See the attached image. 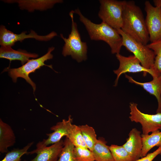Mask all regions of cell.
<instances>
[{
    "label": "cell",
    "mask_w": 161,
    "mask_h": 161,
    "mask_svg": "<svg viewBox=\"0 0 161 161\" xmlns=\"http://www.w3.org/2000/svg\"><path fill=\"white\" fill-rule=\"evenodd\" d=\"M125 77L129 82L140 86L150 94L155 96L158 104L156 112L161 113V74L153 76L152 80L145 83L136 81L131 77L126 74H125Z\"/></svg>",
    "instance_id": "obj_13"
},
{
    "label": "cell",
    "mask_w": 161,
    "mask_h": 161,
    "mask_svg": "<svg viewBox=\"0 0 161 161\" xmlns=\"http://www.w3.org/2000/svg\"><path fill=\"white\" fill-rule=\"evenodd\" d=\"M147 46L154 52L155 55L152 69L161 74V39L148 44Z\"/></svg>",
    "instance_id": "obj_22"
},
{
    "label": "cell",
    "mask_w": 161,
    "mask_h": 161,
    "mask_svg": "<svg viewBox=\"0 0 161 161\" xmlns=\"http://www.w3.org/2000/svg\"><path fill=\"white\" fill-rule=\"evenodd\" d=\"M66 137L75 147L87 148L79 126L72 124L69 133Z\"/></svg>",
    "instance_id": "obj_21"
},
{
    "label": "cell",
    "mask_w": 161,
    "mask_h": 161,
    "mask_svg": "<svg viewBox=\"0 0 161 161\" xmlns=\"http://www.w3.org/2000/svg\"><path fill=\"white\" fill-rule=\"evenodd\" d=\"M75 146L66 137L64 145L58 159L56 161H75L73 154Z\"/></svg>",
    "instance_id": "obj_25"
},
{
    "label": "cell",
    "mask_w": 161,
    "mask_h": 161,
    "mask_svg": "<svg viewBox=\"0 0 161 161\" xmlns=\"http://www.w3.org/2000/svg\"><path fill=\"white\" fill-rule=\"evenodd\" d=\"M121 29L137 41L146 45L149 41L145 19L141 8L133 1H126Z\"/></svg>",
    "instance_id": "obj_1"
},
{
    "label": "cell",
    "mask_w": 161,
    "mask_h": 161,
    "mask_svg": "<svg viewBox=\"0 0 161 161\" xmlns=\"http://www.w3.org/2000/svg\"><path fill=\"white\" fill-rule=\"evenodd\" d=\"M137 105L134 102L130 103L129 118L132 122L140 123L142 134H148L149 133L161 129V113L154 114H145L138 109Z\"/></svg>",
    "instance_id": "obj_7"
},
{
    "label": "cell",
    "mask_w": 161,
    "mask_h": 161,
    "mask_svg": "<svg viewBox=\"0 0 161 161\" xmlns=\"http://www.w3.org/2000/svg\"><path fill=\"white\" fill-rule=\"evenodd\" d=\"M73 154L75 161H95L92 152L88 148L75 147Z\"/></svg>",
    "instance_id": "obj_26"
},
{
    "label": "cell",
    "mask_w": 161,
    "mask_h": 161,
    "mask_svg": "<svg viewBox=\"0 0 161 161\" xmlns=\"http://www.w3.org/2000/svg\"><path fill=\"white\" fill-rule=\"evenodd\" d=\"M55 49V47H51L49 48L47 52L42 56L37 59H30L27 63L21 66L16 68H11L10 66L6 68L4 71H7L9 75L12 78L13 81L16 83L18 78L24 79L32 86L33 92L36 89V85L29 77V75L34 72L41 67L45 66L52 69L51 65H48L45 64V62L53 58L51 52Z\"/></svg>",
    "instance_id": "obj_4"
},
{
    "label": "cell",
    "mask_w": 161,
    "mask_h": 161,
    "mask_svg": "<svg viewBox=\"0 0 161 161\" xmlns=\"http://www.w3.org/2000/svg\"><path fill=\"white\" fill-rule=\"evenodd\" d=\"M109 149L114 161H133L129 153L123 146L112 144Z\"/></svg>",
    "instance_id": "obj_23"
},
{
    "label": "cell",
    "mask_w": 161,
    "mask_h": 161,
    "mask_svg": "<svg viewBox=\"0 0 161 161\" xmlns=\"http://www.w3.org/2000/svg\"><path fill=\"white\" fill-rule=\"evenodd\" d=\"M144 5L145 24L151 43L161 39V6H154L148 1Z\"/></svg>",
    "instance_id": "obj_10"
},
{
    "label": "cell",
    "mask_w": 161,
    "mask_h": 161,
    "mask_svg": "<svg viewBox=\"0 0 161 161\" xmlns=\"http://www.w3.org/2000/svg\"><path fill=\"white\" fill-rule=\"evenodd\" d=\"M143 148L141 158L145 156L148 152L155 146H161V131L158 130L150 134L141 135Z\"/></svg>",
    "instance_id": "obj_19"
},
{
    "label": "cell",
    "mask_w": 161,
    "mask_h": 161,
    "mask_svg": "<svg viewBox=\"0 0 161 161\" xmlns=\"http://www.w3.org/2000/svg\"><path fill=\"white\" fill-rule=\"evenodd\" d=\"M64 145V140L48 146L35 152L36 156L33 159L24 161H56L59 158Z\"/></svg>",
    "instance_id": "obj_16"
},
{
    "label": "cell",
    "mask_w": 161,
    "mask_h": 161,
    "mask_svg": "<svg viewBox=\"0 0 161 161\" xmlns=\"http://www.w3.org/2000/svg\"><path fill=\"white\" fill-rule=\"evenodd\" d=\"M122 38V45L132 52L140 61L141 65L148 69L153 68L155 55L147 45H144L124 32L121 29H116Z\"/></svg>",
    "instance_id": "obj_6"
},
{
    "label": "cell",
    "mask_w": 161,
    "mask_h": 161,
    "mask_svg": "<svg viewBox=\"0 0 161 161\" xmlns=\"http://www.w3.org/2000/svg\"><path fill=\"white\" fill-rule=\"evenodd\" d=\"M73 119L69 115L67 120L63 119L61 121L58 122L55 125L50 128V130L53 131L50 133H47L48 137L47 139H44L39 141L36 144L35 149L28 152V154H32L44 148L48 145L53 144L59 142L64 136L67 137L70 131L73 124Z\"/></svg>",
    "instance_id": "obj_9"
},
{
    "label": "cell",
    "mask_w": 161,
    "mask_h": 161,
    "mask_svg": "<svg viewBox=\"0 0 161 161\" xmlns=\"http://www.w3.org/2000/svg\"><path fill=\"white\" fill-rule=\"evenodd\" d=\"M126 141L123 145L131 157L133 161L141 157L143 141L141 132L136 128L132 129L129 134Z\"/></svg>",
    "instance_id": "obj_14"
},
{
    "label": "cell",
    "mask_w": 161,
    "mask_h": 161,
    "mask_svg": "<svg viewBox=\"0 0 161 161\" xmlns=\"http://www.w3.org/2000/svg\"><path fill=\"white\" fill-rule=\"evenodd\" d=\"M103 138H99L92 151L95 161H114L109 146Z\"/></svg>",
    "instance_id": "obj_18"
},
{
    "label": "cell",
    "mask_w": 161,
    "mask_h": 161,
    "mask_svg": "<svg viewBox=\"0 0 161 161\" xmlns=\"http://www.w3.org/2000/svg\"><path fill=\"white\" fill-rule=\"evenodd\" d=\"M126 1L100 0L99 18L104 22L115 29L123 26V13Z\"/></svg>",
    "instance_id": "obj_5"
},
{
    "label": "cell",
    "mask_w": 161,
    "mask_h": 161,
    "mask_svg": "<svg viewBox=\"0 0 161 161\" xmlns=\"http://www.w3.org/2000/svg\"><path fill=\"white\" fill-rule=\"evenodd\" d=\"M74 11L79 16L80 21L83 24L91 40L103 41L109 46L112 54L120 53L122 45V38L116 29L102 22L96 24L84 16L78 8Z\"/></svg>",
    "instance_id": "obj_2"
},
{
    "label": "cell",
    "mask_w": 161,
    "mask_h": 161,
    "mask_svg": "<svg viewBox=\"0 0 161 161\" xmlns=\"http://www.w3.org/2000/svg\"><path fill=\"white\" fill-rule=\"evenodd\" d=\"M116 56L119 61V66L117 69L113 71L117 75L114 85L115 86L117 85L120 77L123 74L142 72L144 76H146L148 73L153 76L158 73L152 69H148L144 67L139 60L134 55L126 57L119 53L116 54Z\"/></svg>",
    "instance_id": "obj_11"
},
{
    "label": "cell",
    "mask_w": 161,
    "mask_h": 161,
    "mask_svg": "<svg viewBox=\"0 0 161 161\" xmlns=\"http://www.w3.org/2000/svg\"><path fill=\"white\" fill-rule=\"evenodd\" d=\"M159 154H161V146L159 147L153 152L149 153L145 156L134 161H152Z\"/></svg>",
    "instance_id": "obj_27"
},
{
    "label": "cell",
    "mask_w": 161,
    "mask_h": 161,
    "mask_svg": "<svg viewBox=\"0 0 161 161\" xmlns=\"http://www.w3.org/2000/svg\"><path fill=\"white\" fill-rule=\"evenodd\" d=\"M8 3H16L20 9L32 12L37 10L41 11L52 8L57 3H61L62 0H2Z\"/></svg>",
    "instance_id": "obj_12"
},
{
    "label": "cell",
    "mask_w": 161,
    "mask_h": 161,
    "mask_svg": "<svg viewBox=\"0 0 161 161\" xmlns=\"http://www.w3.org/2000/svg\"><path fill=\"white\" fill-rule=\"evenodd\" d=\"M33 142L29 143L21 149L14 148L7 153L4 158L1 161H21V157L28 154V150L32 145Z\"/></svg>",
    "instance_id": "obj_24"
},
{
    "label": "cell",
    "mask_w": 161,
    "mask_h": 161,
    "mask_svg": "<svg viewBox=\"0 0 161 161\" xmlns=\"http://www.w3.org/2000/svg\"></svg>",
    "instance_id": "obj_29"
},
{
    "label": "cell",
    "mask_w": 161,
    "mask_h": 161,
    "mask_svg": "<svg viewBox=\"0 0 161 161\" xmlns=\"http://www.w3.org/2000/svg\"><path fill=\"white\" fill-rule=\"evenodd\" d=\"M38 56L37 54L28 52L25 50H15L11 46H1L0 48V58L8 59L10 62L13 60H19L22 65L27 63L30 58H36Z\"/></svg>",
    "instance_id": "obj_15"
},
{
    "label": "cell",
    "mask_w": 161,
    "mask_h": 161,
    "mask_svg": "<svg viewBox=\"0 0 161 161\" xmlns=\"http://www.w3.org/2000/svg\"><path fill=\"white\" fill-rule=\"evenodd\" d=\"M74 10L71 11L69 13L72 24L71 32L68 38L64 37L62 34H60L61 37L65 42L63 47L62 54L64 57L71 55L73 59L80 62L85 61L87 58V46L86 42L81 40L77 23L74 20Z\"/></svg>",
    "instance_id": "obj_3"
},
{
    "label": "cell",
    "mask_w": 161,
    "mask_h": 161,
    "mask_svg": "<svg viewBox=\"0 0 161 161\" xmlns=\"http://www.w3.org/2000/svg\"><path fill=\"white\" fill-rule=\"evenodd\" d=\"M16 137L11 127L0 119V152L1 153L9 151L8 148L13 146Z\"/></svg>",
    "instance_id": "obj_17"
},
{
    "label": "cell",
    "mask_w": 161,
    "mask_h": 161,
    "mask_svg": "<svg viewBox=\"0 0 161 161\" xmlns=\"http://www.w3.org/2000/svg\"><path fill=\"white\" fill-rule=\"evenodd\" d=\"M153 2L155 6H161V0H154Z\"/></svg>",
    "instance_id": "obj_28"
},
{
    "label": "cell",
    "mask_w": 161,
    "mask_h": 161,
    "mask_svg": "<svg viewBox=\"0 0 161 161\" xmlns=\"http://www.w3.org/2000/svg\"><path fill=\"white\" fill-rule=\"evenodd\" d=\"M27 32H22L19 34L14 33L7 30L3 25L0 27V45L1 46H13L15 43L18 41L22 42L26 39L34 38L37 40L41 41H48L57 35L56 32L52 31L49 34L44 35H39L33 30H31L28 34Z\"/></svg>",
    "instance_id": "obj_8"
},
{
    "label": "cell",
    "mask_w": 161,
    "mask_h": 161,
    "mask_svg": "<svg viewBox=\"0 0 161 161\" xmlns=\"http://www.w3.org/2000/svg\"><path fill=\"white\" fill-rule=\"evenodd\" d=\"M79 126L87 148L92 151L97 140L95 129L87 124Z\"/></svg>",
    "instance_id": "obj_20"
}]
</instances>
